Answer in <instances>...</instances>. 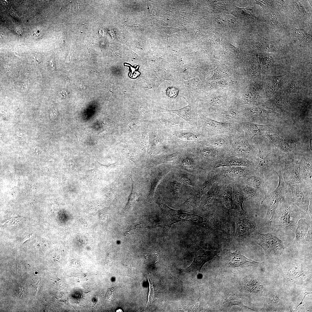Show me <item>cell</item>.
Masks as SVG:
<instances>
[{"instance_id": "cell-1", "label": "cell", "mask_w": 312, "mask_h": 312, "mask_svg": "<svg viewBox=\"0 0 312 312\" xmlns=\"http://www.w3.org/2000/svg\"><path fill=\"white\" fill-rule=\"evenodd\" d=\"M306 212L285 198L279 202L273 216L274 229L276 231H295L298 220Z\"/></svg>"}, {"instance_id": "cell-2", "label": "cell", "mask_w": 312, "mask_h": 312, "mask_svg": "<svg viewBox=\"0 0 312 312\" xmlns=\"http://www.w3.org/2000/svg\"><path fill=\"white\" fill-rule=\"evenodd\" d=\"M229 134L231 147L227 156L246 159L253 161L257 156L258 151L250 144L245 137L243 130L238 124Z\"/></svg>"}, {"instance_id": "cell-3", "label": "cell", "mask_w": 312, "mask_h": 312, "mask_svg": "<svg viewBox=\"0 0 312 312\" xmlns=\"http://www.w3.org/2000/svg\"><path fill=\"white\" fill-rule=\"evenodd\" d=\"M258 151L253 161L255 170L267 177L273 171L275 172L281 168V164L275 154L270 149L263 145L259 140L255 142Z\"/></svg>"}, {"instance_id": "cell-4", "label": "cell", "mask_w": 312, "mask_h": 312, "mask_svg": "<svg viewBox=\"0 0 312 312\" xmlns=\"http://www.w3.org/2000/svg\"><path fill=\"white\" fill-rule=\"evenodd\" d=\"M279 178L278 185L274 191L268 192L265 195L263 201L267 205V211L263 219L267 226H271L272 219L279 202L285 197L286 184L283 179L280 169L275 172Z\"/></svg>"}, {"instance_id": "cell-5", "label": "cell", "mask_w": 312, "mask_h": 312, "mask_svg": "<svg viewBox=\"0 0 312 312\" xmlns=\"http://www.w3.org/2000/svg\"><path fill=\"white\" fill-rule=\"evenodd\" d=\"M312 185L302 182L286 185L285 198L306 212L308 211L310 200L312 198Z\"/></svg>"}, {"instance_id": "cell-6", "label": "cell", "mask_w": 312, "mask_h": 312, "mask_svg": "<svg viewBox=\"0 0 312 312\" xmlns=\"http://www.w3.org/2000/svg\"><path fill=\"white\" fill-rule=\"evenodd\" d=\"M199 120V130L202 138L210 136L229 133L237 125L219 122L205 116L201 112L198 114Z\"/></svg>"}, {"instance_id": "cell-7", "label": "cell", "mask_w": 312, "mask_h": 312, "mask_svg": "<svg viewBox=\"0 0 312 312\" xmlns=\"http://www.w3.org/2000/svg\"><path fill=\"white\" fill-rule=\"evenodd\" d=\"M255 241L270 257L276 258L281 255L285 249L282 241L272 233L262 234L259 233L253 235Z\"/></svg>"}, {"instance_id": "cell-8", "label": "cell", "mask_w": 312, "mask_h": 312, "mask_svg": "<svg viewBox=\"0 0 312 312\" xmlns=\"http://www.w3.org/2000/svg\"><path fill=\"white\" fill-rule=\"evenodd\" d=\"M300 153L289 158L283 164L281 169L284 181L287 185H291L302 183L301 177Z\"/></svg>"}, {"instance_id": "cell-9", "label": "cell", "mask_w": 312, "mask_h": 312, "mask_svg": "<svg viewBox=\"0 0 312 312\" xmlns=\"http://www.w3.org/2000/svg\"><path fill=\"white\" fill-rule=\"evenodd\" d=\"M168 133L174 144L183 149L192 148L202 139L199 130L194 129L175 130Z\"/></svg>"}, {"instance_id": "cell-10", "label": "cell", "mask_w": 312, "mask_h": 312, "mask_svg": "<svg viewBox=\"0 0 312 312\" xmlns=\"http://www.w3.org/2000/svg\"><path fill=\"white\" fill-rule=\"evenodd\" d=\"M200 163L213 162L227 155L228 150L206 145L200 142L191 148Z\"/></svg>"}, {"instance_id": "cell-11", "label": "cell", "mask_w": 312, "mask_h": 312, "mask_svg": "<svg viewBox=\"0 0 312 312\" xmlns=\"http://www.w3.org/2000/svg\"><path fill=\"white\" fill-rule=\"evenodd\" d=\"M188 102V105L179 109L172 110L161 108V110L163 112L176 114L185 120L191 126L199 130L197 101L194 99H191Z\"/></svg>"}, {"instance_id": "cell-12", "label": "cell", "mask_w": 312, "mask_h": 312, "mask_svg": "<svg viewBox=\"0 0 312 312\" xmlns=\"http://www.w3.org/2000/svg\"><path fill=\"white\" fill-rule=\"evenodd\" d=\"M151 200L157 204L162 210L164 228L165 233L167 235L170 228L173 224L181 221V217L183 210L170 208L163 203L159 195L158 194H154Z\"/></svg>"}, {"instance_id": "cell-13", "label": "cell", "mask_w": 312, "mask_h": 312, "mask_svg": "<svg viewBox=\"0 0 312 312\" xmlns=\"http://www.w3.org/2000/svg\"><path fill=\"white\" fill-rule=\"evenodd\" d=\"M263 137L268 138L273 145L289 157H293L300 153L292 140L283 138L271 132L265 133Z\"/></svg>"}, {"instance_id": "cell-14", "label": "cell", "mask_w": 312, "mask_h": 312, "mask_svg": "<svg viewBox=\"0 0 312 312\" xmlns=\"http://www.w3.org/2000/svg\"><path fill=\"white\" fill-rule=\"evenodd\" d=\"M222 109L209 117L217 121L227 123L238 124L246 122L243 112L234 107Z\"/></svg>"}, {"instance_id": "cell-15", "label": "cell", "mask_w": 312, "mask_h": 312, "mask_svg": "<svg viewBox=\"0 0 312 312\" xmlns=\"http://www.w3.org/2000/svg\"><path fill=\"white\" fill-rule=\"evenodd\" d=\"M237 213L235 218L236 225L235 235L237 238L242 239L254 232L256 226L252 218L246 212Z\"/></svg>"}, {"instance_id": "cell-16", "label": "cell", "mask_w": 312, "mask_h": 312, "mask_svg": "<svg viewBox=\"0 0 312 312\" xmlns=\"http://www.w3.org/2000/svg\"><path fill=\"white\" fill-rule=\"evenodd\" d=\"M165 112L166 113L161 117L160 121L163 127L164 131L168 133L170 131L181 129H196L176 114Z\"/></svg>"}, {"instance_id": "cell-17", "label": "cell", "mask_w": 312, "mask_h": 312, "mask_svg": "<svg viewBox=\"0 0 312 312\" xmlns=\"http://www.w3.org/2000/svg\"><path fill=\"white\" fill-rule=\"evenodd\" d=\"M219 253V251L216 250H205L197 246L194 260L191 265L185 269V272L187 273L190 272H200L203 265Z\"/></svg>"}, {"instance_id": "cell-18", "label": "cell", "mask_w": 312, "mask_h": 312, "mask_svg": "<svg viewBox=\"0 0 312 312\" xmlns=\"http://www.w3.org/2000/svg\"><path fill=\"white\" fill-rule=\"evenodd\" d=\"M238 125L243 130L245 137L250 142H252L256 136H262L267 132H271V126L270 124L262 125L252 121L242 122Z\"/></svg>"}, {"instance_id": "cell-19", "label": "cell", "mask_w": 312, "mask_h": 312, "mask_svg": "<svg viewBox=\"0 0 312 312\" xmlns=\"http://www.w3.org/2000/svg\"><path fill=\"white\" fill-rule=\"evenodd\" d=\"M225 260L228 265L234 267L256 266L263 263L247 258L237 250L233 252H228Z\"/></svg>"}, {"instance_id": "cell-20", "label": "cell", "mask_w": 312, "mask_h": 312, "mask_svg": "<svg viewBox=\"0 0 312 312\" xmlns=\"http://www.w3.org/2000/svg\"><path fill=\"white\" fill-rule=\"evenodd\" d=\"M295 233L296 243L299 244L306 241L312 243V225L306 219L302 218L298 220Z\"/></svg>"}, {"instance_id": "cell-21", "label": "cell", "mask_w": 312, "mask_h": 312, "mask_svg": "<svg viewBox=\"0 0 312 312\" xmlns=\"http://www.w3.org/2000/svg\"><path fill=\"white\" fill-rule=\"evenodd\" d=\"M213 162H214L215 168L249 166H253L254 164L253 161L251 160L231 156L224 157Z\"/></svg>"}, {"instance_id": "cell-22", "label": "cell", "mask_w": 312, "mask_h": 312, "mask_svg": "<svg viewBox=\"0 0 312 312\" xmlns=\"http://www.w3.org/2000/svg\"><path fill=\"white\" fill-rule=\"evenodd\" d=\"M200 142L209 146L228 151L231 147L229 133L203 138Z\"/></svg>"}, {"instance_id": "cell-23", "label": "cell", "mask_w": 312, "mask_h": 312, "mask_svg": "<svg viewBox=\"0 0 312 312\" xmlns=\"http://www.w3.org/2000/svg\"><path fill=\"white\" fill-rule=\"evenodd\" d=\"M171 168L172 165L168 164L156 168L153 171L151 177V186L147 198L148 200H151L152 198L157 185Z\"/></svg>"}, {"instance_id": "cell-24", "label": "cell", "mask_w": 312, "mask_h": 312, "mask_svg": "<svg viewBox=\"0 0 312 312\" xmlns=\"http://www.w3.org/2000/svg\"><path fill=\"white\" fill-rule=\"evenodd\" d=\"M242 111L246 122L252 121L254 123L262 121L271 112L270 110L253 107H244Z\"/></svg>"}, {"instance_id": "cell-25", "label": "cell", "mask_w": 312, "mask_h": 312, "mask_svg": "<svg viewBox=\"0 0 312 312\" xmlns=\"http://www.w3.org/2000/svg\"><path fill=\"white\" fill-rule=\"evenodd\" d=\"M278 289H273L267 295L266 301L270 307L278 309L283 307L286 298L285 295Z\"/></svg>"}, {"instance_id": "cell-26", "label": "cell", "mask_w": 312, "mask_h": 312, "mask_svg": "<svg viewBox=\"0 0 312 312\" xmlns=\"http://www.w3.org/2000/svg\"><path fill=\"white\" fill-rule=\"evenodd\" d=\"M287 268L285 272V278L287 281L291 282H296L306 276V271L301 267L295 264H291Z\"/></svg>"}, {"instance_id": "cell-27", "label": "cell", "mask_w": 312, "mask_h": 312, "mask_svg": "<svg viewBox=\"0 0 312 312\" xmlns=\"http://www.w3.org/2000/svg\"><path fill=\"white\" fill-rule=\"evenodd\" d=\"M251 171L246 168L241 167H228L224 171V176L230 180H235L240 178L246 177L251 174Z\"/></svg>"}, {"instance_id": "cell-28", "label": "cell", "mask_w": 312, "mask_h": 312, "mask_svg": "<svg viewBox=\"0 0 312 312\" xmlns=\"http://www.w3.org/2000/svg\"><path fill=\"white\" fill-rule=\"evenodd\" d=\"M130 178L132 181V190L129 196L128 203L122 210V211L124 213H127L131 210L140 196L141 192V186L139 183L131 176Z\"/></svg>"}, {"instance_id": "cell-29", "label": "cell", "mask_w": 312, "mask_h": 312, "mask_svg": "<svg viewBox=\"0 0 312 312\" xmlns=\"http://www.w3.org/2000/svg\"><path fill=\"white\" fill-rule=\"evenodd\" d=\"M301 171L302 182L312 185V164L302 155L301 159Z\"/></svg>"}, {"instance_id": "cell-30", "label": "cell", "mask_w": 312, "mask_h": 312, "mask_svg": "<svg viewBox=\"0 0 312 312\" xmlns=\"http://www.w3.org/2000/svg\"><path fill=\"white\" fill-rule=\"evenodd\" d=\"M232 197L233 209L237 213L245 212L243 207L244 200L243 192L239 186H235L232 188Z\"/></svg>"}, {"instance_id": "cell-31", "label": "cell", "mask_w": 312, "mask_h": 312, "mask_svg": "<svg viewBox=\"0 0 312 312\" xmlns=\"http://www.w3.org/2000/svg\"><path fill=\"white\" fill-rule=\"evenodd\" d=\"M267 177L261 174V176L254 175L248 177L246 183L247 185L263 192L262 190L267 188Z\"/></svg>"}, {"instance_id": "cell-32", "label": "cell", "mask_w": 312, "mask_h": 312, "mask_svg": "<svg viewBox=\"0 0 312 312\" xmlns=\"http://www.w3.org/2000/svg\"><path fill=\"white\" fill-rule=\"evenodd\" d=\"M251 277H247L243 281L244 287L248 291L257 294L262 290L263 285L262 281Z\"/></svg>"}, {"instance_id": "cell-33", "label": "cell", "mask_w": 312, "mask_h": 312, "mask_svg": "<svg viewBox=\"0 0 312 312\" xmlns=\"http://www.w3.org/2000/svg\"><path fill=\"white\" fill-rule=\"evenodd\" d=\"M242 191L247 199L260 200L261 204L264 201L265 194L257 189L246 185L243 188Z\"/></svg>"}, {"instance_id": "cell-34", "label": "cell", "mask_w": 312, "mask_h": 312, "mask_svg": "<svg viewBox=\"0 0 312 312\" xmlns=\"http://www.w3.org/2000/svg\"><path fill=\"white\" fill-rule=\"evenodd\" d=\"M223 304L224 306L226 308H231L233 306L237 305L242 308H247L251 310L256 311L244 305L238 296L234 294H230L225 300Z\"/></svg>"}, {"instance_id": "cell-35", "label": "cell", "mask_w": 312, "mask_h": 312, "mask_svg": "<svg viewBox=\"0 0 312 312\" xmlns=\"http://www.w3.org/2000/svg\"><path fill=\"white\" fill-rule=\"evenodd\" d=\"M220 191V187L218 183H214L206 193L204 198V204H206L211 203L218 196Z\"/></svg>"}, {"instance_id": "cell-36", "label": "cell", "mask_w": 312, "mask_h": 312, "mask_svg": "<svg viewBox=\"0 0 312 312\" xmlns=\"http://www.w3.org/2000/svg\"><path fill=\"white\" fill-rule=\"evenodd\" d=\"M216 176L213 173H211L208 174L205 181L198 192L200 196L206 193L210 189L215 182Z\"/></svg>"}, {"instance_id": "cell-37", "label": "cell", "mask_w": 312, "mask_h": 312, "mask_svg": "<svg viewBox=\"0 0 312 312\" xmlns=\"http://www.w3.org/2000/svg\"><path fill=\"white\" fill-rule=\"evenodd\" d=\"M222 200L225 206L229 210L233 209L232 188L229 186L226 188L222 195Z\"/></svg>"}, {"instance_id": "cell-38", "label": "cell", "mask_w": 312, "mask_h": 312, "mask_svg": "<svg viewBox=\"0 0 312 312\" xmlns=\"http://www.w3.org/2000/svg\"><path fill=\"white\" fill-rule=\"evenodd\" d=\"M284 76V75H283L273 77L270 78L268 89L271 92L274 93L281 86L283 83Z\"/></svg>"}, {"instance_id": "cell-39", "label": "cell", "mask_w": 312, "mask_h": 312, "mask_svg": "<svg viewBox=\"0 0 312 312\" xmlns=\"http://www.w3.org/2000/svg\"><path fill=\"white\" fill-rule=\"evenodd\" d=\"M200 197L198 192H192L190 194L185 201L183 203L182 207L187 209L192 207L196 204Z\"/></svg>"}, {"instance_id": "cell-40", "label": "cell", "mask_w": 312, "mask_h": 312, "mask_svg": "<svg viewBox=\"0 0 312 312\" xmlns=\"http://www.w3.org/2000/svg\"><path fill=\"white\" fill-rule=\"evenodd\" d=\"M179 181L182 183L193 186L194 185V177L192 175L187 172L180 171L177 174Z\"/></svg>"}, {"instance_id": "cell-41", "label": "cell", "mask_w": 312, "mask_h": 312, "mask_svg": "<svg viewBox=\"0 0 312 312\" xmlns=\"http://www.w3.org/2000/svg\"><path fill=\"white\" fill-rule=\"evenodd\" d=\"M182 183L179 181L174 180L169 183V190L171 195L174 197L179 196L180 193V188Z\"/></svg>"}, {"instance_id": "cell-42", "label": "cell", "mask_w": 312, "mask_h": 312, "mask_svg": "<svg viewBox=\"0 0 312 312\" xmlns=\"http://www.w3.org/2000/svg\"><path fill=\"white\" fill-rule=\"evenodd\" d=\"M294 33L296 36L301 40L307 42H311V36L303 29H296Z\"/></svg>"}, {"instance_id": "cell-43", "label": "cell", "mask_w": 312, "mask_h": 312, "mask_svg": "<svg viewBox=\"0 0 312 312\" xmlns=\"http://www.w3.org/2000/svg\"><path fill=\"white\" fill-rule=\"evenodd\" d=\"M97 173V170L96 168L86 171L87 176L91 179H94L96 176Z\"/></svg>"}, {"instance_id": "cell-44", "label": "cell", "mask_w": 312, "mask_h": 312, "mask_svg": "<svg viewBox=\"0 0 312 312\" xmlns=\"http://www.w3.org/2000/svg\"><path fill=\"white\" fill-rule=\"evenodd\" d=\"M295 5L297 8V9L298 10V11L299 12L302 14H304V13L305 10L304 8L302 5L301 3L299 2H296L295 3Z\"/></svg>"}, {"instance_id": "cell-45", "label": "cell", "mask_w": 312, "mask_h": 312, "mask_svg": "<svg viewBox=\"0 0 312 312\" xmlns=\"http://www.w3.org/2000/svg\"><path fill=\"white\" fill-rule=\"evenodd\" d=\"M39 285V282L38 281H37L32 285V286L34 288V293L35 294H36L37 293V292L38 291Z\"/></svg>"}, {"instance_id": "cell-46", "label": "cell", "mask_w": 312, "mask_h": 312, "mask_svg": "<svg viewBox=\"0 0 312 312\" xmlns=\"http://www.w3.org/2000/svg\"><path fill=\"white\" fill-rule=\"evenodd\" d=\"M32 35L34 37L36 38H40L41 35L40 32L39 30L34 31Z\"/></svg>"}, {"instance_id": "cell-47", "label": "cell", "mask_w": 312, "mask_h": 312, "mask_svg": "<svg viewBox=\"0 0 312 312\" xmlns=\"http://www.w3.org/2000/svg\"><path fill=\"white\" fill-rule=\"evenodd\" d=\"M312 198L310 200L308 211L309 213L311 219L312 220Z\"/></svg>"}, {"instance_id": "cell-48", "label": "cell", "mask_w": 312, "mask_h": 312, "mask_svg": "<svg viewBox=\"0 0 312 312\" xmlns=\"http://www.w3.org/2000/svg\"><path fill=\"white\" fill-rule=\"evenodd\" d=\"M17 292L19 296H22L23 293V291L22 287L21 285L20 286H19L17 290Z\"/></svg>"}, {"instance_id": "cell-49", "label": "cell", "mask_w": 312, "mask_h": 312, "mask_svg": "<svg viewBox=\"0 0 312 312\" xmlns=\"http://www.w3.org/2000/svg\"><path fill=\"white\" fill-rule=\"evenodd\" d=\"M34 235V233H33L31 235H28L23 240L22 242V243L23 244L27 240L33 238Z\"/></svg>"}, {"instance_id": "cell-50", "label": "cell", "mask_w": 312, "mask_h": 312, "mask_svg": "<svg viewBox=\"0 0 312 312\" xmlns=\"http://www.w3.org/2000/svg\"><path fill=\"white\" fill-rule=\"evenodd\" d=\"M312 293L311 292H306L304 293V297L302 299V300L301 301V302H300V303L297 306L296 309H297L298 308V307H299V306L300 305H301V304H302V302H303V301L304 299V298L307 295H308V294H311Z\"/></svg>"}, {"instance_id": "cell-51", "label": "cell", "mask_w": 312, "mask_h": 312, "mask_svg": "<svg viewBox=\"0 0 312 312\" xmlns=\"http://www.w3.org/2000/svg\"><path fill=\"white\" fill-rule=\"evenodd\" d=\"M54 64L53 63L52 60H51L50 61V66L52 68V69H54Z\"/></svg>"}, {"instance_id": "cell-52", "label": "cell", "mask_w": 312, "mask_h": 312, "mask_svg": "<svg viewBox=\"0 0 312 312\" xmlns=\"http://www.w3.org/2000/svg\"><path fill=\"white\" fill-rule=\"evenodd\" d=\"M70 55V53H69V54H68V56H67V57H66V60H65V62H64V63H66V62H68V61H69V60Z\"/></svg>"}, {"instance_id": "cell-53", "label": "cell", "mask_w": 312, "mask_h": 312, "mask_svg": "<svg viewBox=\"0 0 312 312\" xmlns=\"http://www.w3.org/2000/svg\"><path fill=\"white\" fill-rule=\"evenodd\" d=\"M36 248H38L39 247V242H36Z\"/></svg>"}]
</instances>
